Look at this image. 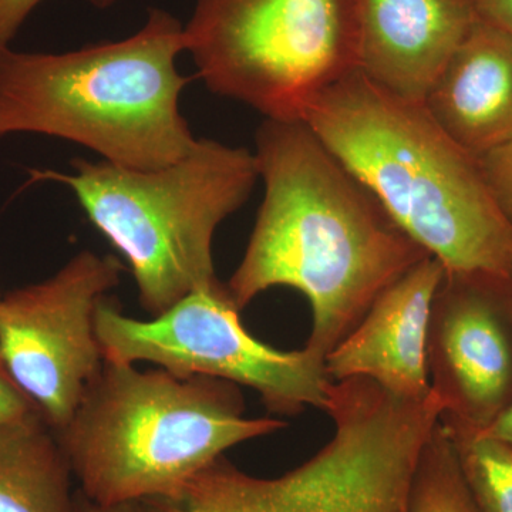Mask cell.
<instances>
[{
  "label": "cell",
  "mask_w": 512,
  "mask_h": 512,
  "mask_svg": "<svg viewBox=\"0 0 512 512\" xmlns=\"http://www.w3.org/2000/svg\"><path fill=\"white\" fill-rule=\"evenodd\" d=\"M478 18L512 36V0H473Z\"/></svg>",
  "instance_id": "obj_20"
},
{
  "label": "cell",
  "mask_w": 512,
  "mask_h": 512,
  "mask_svg": "<svg viewBox=\"0 0 512 512\" xmlns=\"http://www.w3.org/2000/svg\"><path fill=\"white\" fill-rule=\"evenodd\" d=\"M476 19L473 0H359L357 70L423 103Z\"/></svg>",
  "instance_id": "obj_12"
},
{
  "label": "cell",
  "mask_w": 512,
  "mask_h": 512,
  "mask_svg": "<svg viewBox=\"0 0 512 512\" xmlns=\"http://www.w3.org/2000/svg\"><path fill=\"white\" fill-rule=\"evenodd\" d=\"M96 330L104 359L251 387L272 413L295 416L308 406L325 412L332 383L325 359L306 346L282 352L255 339L220 281L150 320L124 315L106 296L97 306Z\"/></svg>",
  "instance_id": "obj_8"
},
{
  "label": "cell",
  "mask_w": 512,
  "mask_h": 512,
  "mask_svg": "<svg viewBox=\"0 0 512 512\" xmlns=\"http://www.w3.org/2000/svg\"><path fill=\"white\" fill-rule=\"evenodd\" d=\"M121 272L114 256L82 251L45 281L0 299V357L55 433L103 366L96 311Z\"/></svg>",
  "instance_id": "obj_9"
},
{
  "label": "cell",
  "mask_w": 512,
  "mask_h": 512,
  "mask_svg": "<svg viewBox=\"0 0 512 512\" xmlns=\"http://www.w3.org/2000/svg\"><path fill=\"white\" fill-rule=\"evenodd\" d=\"M265 197L227 288L239 311L288 286L311 302L306 348L326 359L370 306L430 256L302 120H269L255 136Z\"/></svg>",
  "instance_id": "obj_1"
},
{
  "label": "cell",
  "mask_w": 512,
  "mask_h": 512,
  "mask_svg": "<svg viewBox=\"0 0 512 512\" xmlns=\"http://www.w3.org/2000/svg\"><path fill=\"white\" fill-rule=\"evenodd\" d=\"M444 271L439 259L427 256L389 286L326 356L329 379L366 377L403 399L429 396L427 335L431 303Z\"/></svg>",
  "instance_id": "obj_11"
},
{
  "label": "cell",
  "mask_w": 512,
  "mask_h": 512,
  "mask_svg": "<svg viewBox=\"0 0 512 512\" xmlns=\"http://www.w3.org/2000/svg\"><path fill=\"white\" fill-rule=\"evenodd\" d=\"M325 412L335 436L278 478L248 476L224 456L170 493L140 501L144 512H407L421 448L443 403L431 390L412 400L366 377L332 382Z\"/></svg>",
  "instance_id": "obj_6"
},
{
  "label": "cell",
  "mask_w": 512,
  "mask_h": 512,
  "mask_svg": "<svg viewBox=\"0 0 512 512\" xmlns=\"http://www.w3.org/2000/svg\"><path fill=\"white\" fill-rule=\"evenodd\" d=\"M40 414L35 403L20 390L0 357V429Z\"/></svg>",
  "instance_id": "obj_18"
},
{
  "label": "cell",
  "mask_w": 512,
  "mask_h": 512,
  "mask_svg": "<svg viewBox=\"0 0 512 512\" xmlns=\"http://www.w3.org/2000/svg\"><path fill=\"white\" fill-rule=\"evenodd\" d=\"M478 163L495 201L512 224V136L478 157Z\"/></svg>",
  "instance_id": "obj_17"
},
{
  "label": "cell",
  "mask_w": 512,
  "mask_h": 512,
  "mask_svg": "<svg viewBox=\"0 0 512 512\" xmlns=\"http://www.w3.org/2000/svg\"><path fill=\"white\" fill-rule=\"evenodd\" d=\"M471 494L483 512H512V447L487 431L440 416Z\"/></svg>",
  "instance_id": "obj_15"
},
{
  "label": "cell",
  "mask_w": 512,
  "mask_h": 512,
  "mask_svg": "<svg viewBox=\"0 0 512 512\" xmlns=\"http://www.w3.org/2000/svg\"><path fill=\"white\" fill-rule=\"evenodd\" d=\"M2 296H3V295H2V292H0V299H2Z\"/></svg>",
  "instance_id": "obj_23"
},
{
  "label": "cell",
  "mask_w": 512,
  "mask_h": 512,
  "mask_svg": "<svg viewBox=\"0 0 512 512\" xmlns=\"http://www.w3.org/2000/svg\"><path fill=\"white\" fill-rule=\"evenodd\" d=\"M202 82L269 120H299L357 69L359 0H197L184 26Z\"/></svg>",
  "instance_id": "obj_7"
},
{
  "label": "cell",
  "mask_w": 512,
  "mask_h": 512,
  "mask_svg": "<svg viewBox=\"0 0 512 512\" xmlns=\"http://www.w3.org/2000/svg\"><path fill=\"white\" fill-rule=\"evenodd\" d=\"M423 104L474 157L504 143L512 136V36L477 16Z\"/></svg>",
  "instance_id": "obj_13"
},
{
  "label": "cell",
  "mask_w": 512,
  "mask_h": 512,
  "mask_svg": "<svg viewBox=\"0 0 512 512\" xmlns=\"http://www.w3.org/2000/svg\"><path fill=\"white\" fill-rule=\"evenodd\" d=\"M42 0H0V49L9 47L30 13ZM96 9H109L119 0H86Z\"/></svg>",
  "instance_id": "obj_19"
},
{
  "label": "cell",
  "mask_w": 512,
  "mask_h": 512,
  "mask_svg": "<svg viewBox=\"0 0 512 512\" xmlns=\"http://www.w3.org/2000/svg\"><path fill=\"white\" fill-rule=\"evenodd\" d=\"M73 478L42 414L0 429V512H77Z\"/></svg>",
  "instance_id": "obj_14"
},
{
  "label": "cell",
  "mask_w": 512,
  "mask_h": 512,
  "mask_svg": "<svg viewBox=\"0 0 512 512\" xmlns=\"http://www.w3.org/2000/svg\"><path fill=\"white\" fill-rule=\"evenodd\" d=\"M484 430L512 447V404Z\"/></svg>",
  "instance_id": "obj_22"
},
{
  "label": "cell",
  "mask_w": 512,
  "mask_h": 512,
  "mask_svg": "<svg viewBox=\"0 0 512 512\" xmlns=\"http://www.w3.org/2000/svg\"><path fill=\"white\" fill-rule=\"evenodd\" d=\"M430 387L443 416L487 429L512 404V278L444 271L427 335Z\"/></svg>",
  "instance_id": "obj_10"
},
{
  "label": "cell",
  "mask_w": 512,
  "mask_h": 512,
  "mask_svg": "<svg viewBox=\"0 0 512 512\" xmlns=\"http://www.w3.org/2000/svg\"><path fill=\"white\" fill-rule=\"evenodd\" d=\"M407 512H483L471 494L456 450L440 420L421 448Z\"/></svg>",
  "instance_id": "obj_16"
},
{
  "label": "cell",
  "mask_w": 512,
  "mask_h": 512,
  "mask_svg": "<svg viewBox=\"0 0 512 512\" xmlns=\"http://www.w3.org/2000/svg\"><path fill=\"white\" fill-rule=\"evenodd\" d=\"M73 174L35 171L67 185L94 227L126 258L151 318L217 284L212 239L259 180L255 154L210 138L177 163L133 170L74 160Z\"/></svg>",
  "instance_id": "obj_5"
},
{
  "label": "cell",
  "mask_w": 512,
  "mask_h": 512,
  "mask_svg": "<svg viewBox=\"0 0 512 512\" xmlns=\"http://www.w3.org/2000/svg\"><path fill=\"white\" fill-rule=\"evenodd\" d=\"M77 512H144L143 507L138 503L100 505L93 503L89 498L84 497L79 490L76 491Z\"/></svg>",
  "instance_id": "obj_21"
},
{
  "label": "cell",
  "mask_w": 512,
  "mask_h": 512,
  "mask_svg": "<svg viewBox=\"0 0 512 512\" xmlns=\"http://www.w3.org/2000/svg\"><path fill=\"white\" fill-rule=\"evenodd\" d=\"M184 26L151 9L127 39L66 53L0 49V137L45 134L90 148L107 163L157 170L198 138L180 109Z\"/></svg>",
  "instance_id": "obj_3"
},
{
  "label": "cell",
  "mask_w": 512,
  "mask_h": 512,
  "mask_svg": "<svg viewBox=\"0 0 512 512\" xmlns=\"http://www.w3.org/2000/svg\"><path fill=\"white\" fill-rule=\"evenodd\" d=\"M396 224L446 271L512 278V224L481 170L421 101L353 70L312 97L301 119Z\"/></svg>",
  "instance_id": "obj_2"
},
{
  "label": "cell",
  "mask_w": 512,
  "mask_h": 512,
  "mask_svg": "<svg viewBox=\"0 0 512 512\" xmlns=\"http://www.w3.org/2000/svg\"><path fill=\"white\" fill-rule=\"evenodd\" d=\"M244 412L238 384L104 359L56 436L84 497L140 503L170 493L229 448L286 426Z\"/></svg>",
  "instance_id": "obj_4"
}]
</instances>
